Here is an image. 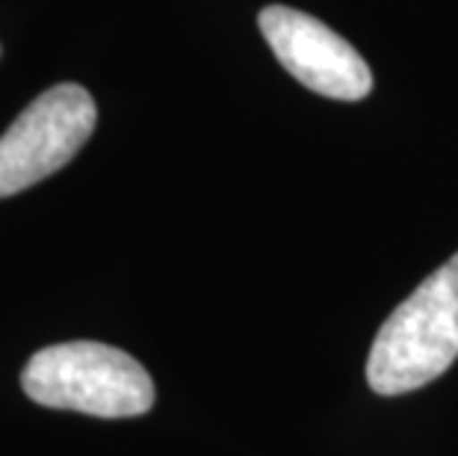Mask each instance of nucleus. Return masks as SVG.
Returning <instances> with one entry per match:
<instances>
[{
	"instance_id": "20e7f679",
	"label": "nucleus",
	"mask_w": 458,
	"mask_h": 456,
	"mask_svg": "<svg viewBox=\"0 0 458 456\" xmlns=\"http://www.w3.org/2000/svg\"><path fill=\"white\" fill-rule=\"evenodd\" d=\"M276 60L310 92L335 101H360L373 90V74L352 45L319 18L272 4L258 18Z\"/></svg>"
},
{
	"instance_id": "f03ea898",
	"label": "nucleus",
	"mask_w": 458,
	"mask_h": 456,
	"mask_svg": "<svg viewBox=\"0 0 458 456\" xmlns=\"http://www.w3.org/2000/svg\"><path fill=\"white\" fill-rule=\"evenodd\" d=\"M21 388L38 406L95 418H136L154 406L148 371L119 347L98 341H65L38 350L24 365Z\"/></svg>"
},
{
	"instance_id": "f257e3e1",
	"label": "nucleus",
	"mask_w": 458,
	"mask_h": 456,
	"mask_svg": "<svg viewBox=\"0 0 458 456\" xmlns=\"http://www.w3.org/2000/svg\"><path fill=\"white\" fill-rule=\"evenodd\" d=\"M458 358V252L423 279L378 329L367 358V383L396 397L437 380Z\"/></svg>"
},
{
	"instance_id": "7ed1b4c3",
	"label": "nucleus",
	"mask_w": 458,
	"mask_h": 456,
	"mask_svg": "<svg viewBox=\"0 0 458 456\" xmlns=\"http://www.w3.org/2000/svg\"><path fill=\"white\" fill-rule=\"evenodd\" d=\"M98 122L92 95L77 83H56L0 137V199L51 178L77 158Z\"/></svg>"
}]
</instances>
